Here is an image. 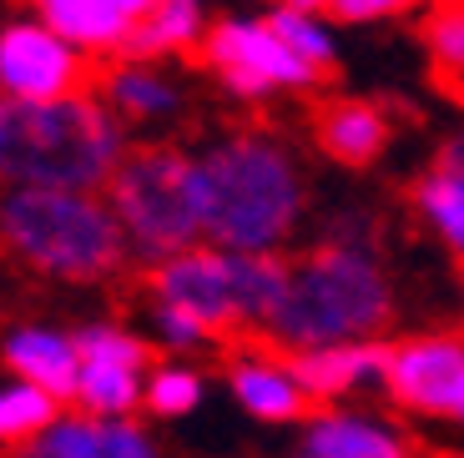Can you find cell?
Segmentation results:
<instances>
[{"mask_svg":"<svg viewBox=\"0 0 464 458\" xmlns=\"http://www.w3.org/2000/svg\"><path fill=\"white\" fill-rule=\"evenodd\" d=\"M127 151V127L96 91L51 106H21L0 96V192L41 186L102 196Z\"/></svg>","mask_w":464,"mask_h":458,"instance_id":"cell-1","label":"cell"},{"mask_svg":"<svg viewBox=\"0 0 464 458\" xmlns=\"http://www.w3.org/2000/svg\"><path fill=\"white\" fill-rule=\"evenodd\" d=\"M202 237L222 253H273L293 237L308 186L293 151L263 131H237L198 157Z\"/></svg>","mask_w":464,"mask_h":458,"instance_id":"cell-2","label":"cell"},{"mask_svg":"<svg viewBox=\"0 0 464 458\" xmlns=\"http://www.w3.org/2000/svg\"><path fill=\"white\" fill-rule=\"evenodd\" d=\"M0 253L51 282H106L131 247L111 202L92 192H0Z\"/></svg>","mask_w":464,"mask_h":458,"instance_id":"cell-3","label":"cell"},{"mask_svg":"<svg viewBox=\"0 0 464 458\" xmlns=\"http://www.w3.org/2000/svg\"><path fill=\"white\" fill-rule=\"evenodd\" d=\"M394 322V287L383 277L373 253H348L318 242L308 257L293 262L288 308H283L273 343L293 353H318V348L373 343V332Z\"/></svg>","mask_w":464,"mask_h":458,"instance_id":"cell-4","label":"cell"},{"mask_svg":"<svg viewBox=\"0 0 464 458\" xmlns=\"http://www.w3.org/2000/svg\"><path fill=\"white\" fill-rule=\"evenodd\" d=\"M116 222L127 232V247L141 267H162L172 257L202 247V196H198V157L141 141L121 157L106 186Z\"/></svg>","mask_w":464,"mask_h":458,"instance_id":"cell-5","label":"cell"},{"mask_svg":"<svg viewBox=\"0 0 464 458\" xmlns=\"http://www.w3.org/2000/svg\"><path fill=\"white\" fill-rule=\"evenodd\" d=\"M92 61L76 46H66L51 25H41L35 15L0 25V96L21 106H51L71 101V96L96 91Z\"/></svg>","mask_w":464,"mask_h":458,"instance_id":"cell-6","label":"cell"},{"mask_svg":"<svg viewBox=\"0 0 464 458\" xmlns=\"http://www.w3.org/2000/svg\"><path fill=\"white\" fill-rule=\"evenodd\" d=\"M202 61L212 66V76L227 86L232 96L257 101L267 91H303V86H318V76L283 46L278 35L267 31V21H243V15H227L208 31L202 41Z\"/></svg>","mask_w":464,"mask_h":458,"instance_id":"cell-7","label":"cell"},{"mask_svg":"<svg viewBox=\"0 0 464 458\" xmlns=\"http://www.w3.org/2000/svg\"><path fill=\"white\" fill-rule=\"evenodd\" d=\"M147 298L198 318L222 348L237 343V332H247L232 298V257L222 247H192L162 267H147Z\"/></svg>","mask_w":464,"mask_h":458,"instance_id":"cell-8","label":"cell"},{"mask_svg":"<svg viewBox=\"0 0 464 458\" xmlns=\"http://www.w3.org/2000/svg\"><path fill=\"white\" fill-rule=\"evenodd\" d=\"M389 398L409 413L459 418L464 413V338L459 332H430L389 348L383 367Z\"/></svg>","mask_w":464,"mask_h":458,"instance_id":"cell-9","label":"cell"},{"mask_svg":"<svg viewBox=\"0 0 464 458\" xmlns=\"http://www.w3.org/2000/svg\"><path fill=\"white\" fill-rule=\"evenodd\" d=\"M147 11L151 0H41L35 21L51 25L82 56H111V51L121 56V46L131 41Z\"/></svg>","mask_w":464,"mask_h":458,"instance_id":"cell-10","label":"cell"},{"mask_svg":"<svg viewBox=\"0 0 464 458\" xmlns=\"http://www.w3.org/2000/svg\"><path fill=\"white\" fill-rule=\"evenodd\" d=\"M0 363L15 373V383L51 393L56 403H76V383H82V353L76 338L56 328H11L0 338Z\"/></svg>","mask_w":464,"mask_h":458,"instance_id":"cell-11","label":"cell"},{"mask_svg":"<svg viewBox=\"0 0 464 458\" xmlns=\"http://www.w3.org/2000/svg\"><path fill=\"white\" fill-rule=\"evenodd\" d=\"M308 127H314L318 151L328 161H338V167H373L389 151V141H394V121L373 101H353V96L318 101L308 111Z\"/></svg>","mask_w":464,"mask_h":458,"instance_id":"cell-12","label":"cell"},{"mask_svg":"<svg viewBox=\"0 0 464 458\" xmlns=\"http://www.w3.org/2000/svg\"><path fill=\"white\" fill-rule=\"evenodd\" d=\"M11 458H157V444L131 418L96 424L86 413H61L56 428H46L31 448H15Z\"/></svg>","mask_w":464,"mask_h":458,"instance_id":"cell-13","label":"cell"},{"mask_svg":"<svg viewBox=\"0 0 464 458\" xmlns=\"http://www.w3.org/2000/svg\"><path fill=\"white\" fill-rule=\"evenodd\" d=\"M232 398L243 403L253 418L263 424H298V418H314L318 403L303 393V383L288 373V363H267V358H243V363L227 367Z\"/></svg>","mask_w":464,"mask_h":458,"instance_id":"cell-14","label":"cell"},{"mask_svg":"<svg viewBox=\"0 0 464 458\" xmlns=\"http://www.w3.org/2000/svg\"><path fill=\"white\" fill-rule=\"evenodd\" d=\"M389 367V348L383 343H348V348H318V353H293L288 373L303 383V393L314 403L343 398L348 388H359L363 378H383Z\"/></svg>","mask_w":464,"mask_h":458,"instance_id":"cell-15","label":"cell"},{"mask_svg":"<svg viewBox=\"0 0 464 458\" xmlns=\"http://www.w3.org/2000/svg\"><path fill=\"white\" fill-rule=\"evenodd\" d=\"M96 96L116 111L121 127H131V121H167V116L182 111V91H177L162 71L137 66V61H111V66H102Z\"/></svg>","mask_w":464,"mask_h":458,"instance_id":"cell-16","label":"cell"},{"mask_svg":"<svg viewBox=\"0 0 464 458\" xmlns=\"http://www.w3.org/2000/svg\"><path fill=\"white\" fill-rule=\"evenodd\" d=\"M227 257H232V298H237L243 328H263V338H273L283 308H288L293 262H283L273 253H227Z\"/></svg>","mask_w":464,"mask_h":458,"instance_id":"cell-17","label":"cell"},{"mask_svg":"<svg viewBox=\"0 0 464 458\" xmlns=\"http://www.w3.org/2000/svg\"><path fill=\"white\" fill-rule=\"evenodd\" d=\"M298 458H414V444L399 438L394 428L348 418V413H324L308 424Z\"/></svg>","mask_w":464,"mask_h":458,"instance_id":"cell-18","label":"cell"},{"mask_svg":"<svg viewBox=\"0 0 464 458\" xmlns=\"http://www.w3.org/2000/svg\"><path fill=\"white\" fill-rule=\"evenodd\" d=\"M208 41V11L192 0H151V11L141 15V25L131 31V41L121 46V61H162V56H182V51Z\"/></svg>","mask_w":464,"mask_h":458,"instance_id":"cell-19","label":"cell"},{"mask_svg":"<svg viewBox=\"0 0 464 458\" xmlns=\"http://www.w3.org/2000/svg\"><path fill=\"white\" fill-rule=\"evenodd\" d=\"M263 21H267V31L278 35L283 46H288L303 66L314 71L318 81L338 76L334 31H328V21L318 15V5H278V11H267Z\"/></svg>","mask_w":464,"mask_h":458,"instance_id":"cell-20","label":"cell"},{"mask_svg":"<svg viewBox=\"0 0 464 458\" xmlns=\"http://www.w3.org/2000/svg\"><path fill=\"white\" fill-rule=\"evenodd\" d=\"M147 398V378L131 367H102V363H82V383H76V408L96 424H121L141 408Z\"/></svg>","mask_w":464,"mask_h":458,"instance_id":"cell-21","label":"cell"},{"mask_svg":"<svg viewBox=\"0 0 464 458\" xmlns=\"http://www.w3.org/2000/svg\"><path fill=\"white\" fill-rule=\"evenodd\" d=\"M61 424V403L31 383H0V448H31L46 428Z\"/></svg>","mask_w":464,"mask_h":458,"instance_id":"cell-22","label":"cell"},{"mask_svg":"<svg viewBox=\"0 0 464 458\" xmlns=\"http://www.w3.org/2000/svg\"><path fill=\"white\" fill-rule=\"evenodd\" d=\"M414 206L430 217V227L464 257V182L444 172H424L414 182Z\"/></svg>","mask_w":464,"mask_h":458,"instance_id":"cell-23","label":"cell"},{"mask_svg":"<svg viewBox=\"0 0 464 458\" xmlns=\"http://www.w3.org/2000/svg\"><path fill=\"white\" fill-rule=\"evenodd\" d=\"M71 338H76L82 363L131 367V373H141V367L151 363V343H147V338H137L131 328H116V322H86V328L71 332Z\"/></svg>","mask_w":464,"mask_h":458,"instance_id":"cell-24","label":"cell"},{"mask_svg":"<svg viewBox=\"0 0 464 458\" xmlns=\"http://www.w3.org/2000/svg\"><path fill=\"white\" fill-rule=\"evenodd\" d=\"M424 46L434 56V71L444 81H464V5H434L424 15Z\"/></svg>","mask_w":464,"mask_h":458,"instance_id":"cell-25","label":"cell"},{"mask_svg":"<svg viewBox=\"0 0 464 458\" xmlns=\"http://www.w3.org/2000/svg\"><path fill=\"white\" fill-rule=\"evenodd\" d=\"M202 403V378L198 373H187V367H157L147 378V398H141V408L151 413V418H182V413H192Z\"/></svg>","mask_w":464,"mask_h":458,"instance_id":"cell-26","label":"cell"},{"mask_svg":"<svg viewBox=\"0 0 464 458\" xmlns=\"http://www.w3.org/2000/svg\"><path fill=\"white\" fill-rule=\"evenodd\" d=\"M147 318H151V332H157V343L167 353H192L202 343H218L198 318H187L182 308H167V302H147Z\"/></svg>","mask_w":464,"mask_h":458,"instance_id":"cell-27","label":"cell"},{"mask_svg":"<svg viewBox=\"0 0 464 458\" xmlns=\"http://www.w3.org/2000/svg\"><path fill=\"white\" fill-rule=\"evenodd\" d=\"M404 5L394 0H334V5H318L324 21H338V25H363V21H383V15H399Z\"/></svg>","mask_w":464,"mask_h":458,"instance_id":"cell-28","label":"cell"},{"mask_svg":"<svg viewBox=\"0 0 464 458\" xmlns=\"http://www.w3.org/2000/svg\"><path fill=\"white\" fill-rule=\"evenodd\" d=\"M434 172L459 177V182H464V131H459V137H450V141L440 147V161H434Z\"/></svg>","mask_w":464,"mask_h":458,"instance_id":"cell-29","label":"cell"},{"mask_svg":"<svg viewBox=\"0 0 464 458\" xmlns=\"http://www.w3.org/2000/svg\"><path fill=\"white\" fill-rule=\"evenodd\" d=\"M440 458H464V453H440Z\"/></svg>","mask_w":464,"mask_h":458,"instance_id":"cell-30","label":"cell"}]
</instances>
